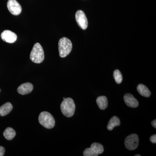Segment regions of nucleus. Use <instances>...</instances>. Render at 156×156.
I'll list each match as a JSON object with an SVG mask.
<instances>
[{
  "instance_id": "nucleus-1",
  "label": "nucleus",
  "mask_w": 156,
  "mask_h": 156,
  "mask_svg": "<svg viewBox=\"0 0 156 156\" xmlns=\"http://www.w3.org/2000/svg\"><path fill=\"white\" fill-rule=\"evenodd\" d=\"M62 112L65 116L72 117L75 112L76 106L72 98H68L63 99L60 105Z\"/></svg>"
},
{
  "instance_id": "nucleus-2",
  "label": "nucleus",
  "mask_w": 156,
  "mask_h": 156,
  "mask_svg": "<svg viewBox=\"0 0 156 156\" xmlns=\"http://www.w3.org/2000/svg\"><path fill=\"white\" fill-rule=\"evenodd\" d=\"M58 46L59 56L62 58H64L67 56L72 50V42L69 39L65 37L62 38L59 40Z\"/></svg>"
},
{
  "instance_id": "nucleus-3",
  "label": "nucleus",
  "mask_w": 156,
  "mask_h": 156,
  "mask_svg": "<svg viewBox=\"0 0 156 156\" xmlns=\"http://www.w3.org/2000/svg\"><path fill=\"white\" fill-rule=\"evenodd\" d=\"M30 58L33 62L41 63L44 59V53L41 45L39 43L34 45L30 54Z\"/></svg>"
},
{
  "instance_id": "nucleus-4",
  "label": "nucleus",
  "mask_w": 156,
  "mask_h": 156,
  "mask_svg": "<svg viewBox=\"0 0 156 156\" xmlns=\"http://www.w3.org/2000/svg\"><path fill=\"white\" fill-rule=\"evenodd\" d=\"M39 123L48 129H51L54 127L55 121L52 115L47 112H43L41 113L39 116Z\"/></svg>"
},
{
  "instance_id": "nucleus-5",
  "label": "nucleus",
  "mask_w": 156,
  "mask_h": 156,
  "mask_svg": "<svg viewBox=\"0 0 156 156\" xmlns=\"http://www.w3.org/2000/svg\"><path fill=\"white\" fill-rule=\"evenodd\" d=\"M139 137L136 134H132L127 136L125 139L126 147L129 150H134L139 144Z\"/></svg>"
},
{
  "instance_id": "nucleus-6",
  "label": "nucleus",
  "mask_w": 156,
  "mask_h": 156,
  "mask_svg": "<svg viewBox=\"0 0 156 156\" xmlns=\"http://www.w3.org/2000/svg\"><path fill=\"white\" fill-rule=\"evenodd\" d=\"M76 19L78 25L83 29L86 30L88 26V21L85 13L82 10H79L76 14Z\"/></svg>"
},
{
  "instance_id": "nucleus-7",
  "label": "nucleus",
  "mask_w": 156,
  "mask_h": 156,
  "mask_svg": "<svg viewBox=\"0 0 156 156\" xmlns=\"http://www.w3.org/2000/svg\"><path fill=\"white\" fill-rule=\"evenodd\" d=\"M7 7L10 13L13 15H19L22 11V7L16 0H9Z\"/></svg>"
},
{
  "instance_id": "nucleus-8",
  "label": "nucleus",
  "mask_w": 156,
  "mask_h": 156,
  "mask_svg": "<svg viewBox=\"0 0 156 156\" xmlns=\"http://www.w3.org/2000/svg\"><path fill=\"white\" fill-rule=\"evenodd\" d=\"M1 37L4 41L12 44L17 41V35L11 30H5L1 34Z\"/></svg>"
},
{
  "instance_id": "nucleus-9",
  "label": "nucleus",
  "mask_w": 156,
  "mask_h": 156,
  "mask_svg": "<svg viewBox=\"0 0 156 156\" xmlns=\"http://www.w3.org/2000/svg\"><path fill=\"white\" fill-rule=\"evenodd\" d=\"M124 101L126 105L129 107L135 108L137 107L139 103L136 99L130 93H127L124 96Z\"/></svg>"
},
{
  "instance_id": "nucleus-10",
  "label": "nucleus",
  "mask_w": 156,
  "mask_h": 156,
  "mask_svg": "<svg viewBox=\"0 0 156 156\" xmlns=\"http://www.w3.org/2000/svg\"><path fill=\"white\" fill-rule=\"evenodd\" d=\"M34 87L32 84L30 83H24L21 84L17 88V92L22 95H27L32 92Z\"/></svg>"
},
{
  "instance_id": "nucleus-11",
  "label": "nucleus",
  "mask_w": 156,
  "mask_h": 156,
  "mask_svg": "<svg viewBox=\"0 0 156 156\" xmlns=\"http://www.w3.org/2000/svg\"><path fill=\"white\" fill-rule=\"evenodd\" d=\"M13 109V106L10 102H6L0 107V115L5 116L9 114Z\"/></svg>"
},
{
  "instance_id": "nucleus-12",
  "label": "nucleus",
  "mask_w": 156,
  "mask_h": 156,
  "mask_svg": "<svg viewBox=\"0 0 156 156\" xmlns=\"http://www.w3.org/2000/svg\"><path fill=\"white\" fill-rule=\"evenodd\" d=\"M96 103L99 108L101 110L105 109L108 106V100L105 96H101L97 98Z\"/></svg>"
},
{
  "instance_id": "nucleus-13",
  "label": "nucleus",
  "mask_w": 156,
  "mask_h": 156,
  "mask_svg": "<svg viewBox=\"0 0 156 156\" xmlns=\"http://www.w3.org/2000/svg\"><path fill=\"white\" fill-rule=\"evenodd\" d=\"M136 89L138 93L140 95L145 97H149L151 95V91L147 87L142 84H140L136 87Z\"/></svg>"
},
{
  "instance_id": "nucleus-14",
  "label": "nucleus",
  "mask_w": 156,
  "mask_h": 156,
  "mask_svg": "<svg viewBox=\"0 0 156 156\" xmlns=\"http://www.w3.org/2000/svg\"><path fill=\"white\" fill-rule=\"evenodd\" d=\"M121 124L120 119L116 116L112 117L109 121L107 126V129L109 131H112L115 127L119 126Z\"/></svg>"
},
{
  "instance_id": "nucleus-15",
  "label": "nucleus",
  "mask_w": 156,
  "mask_h": 156,
  "mask_svg": "<svg viewBox=\"0 0 156 156\" xmlns=\"http://www.w3.org/2000/svg\"><path fill=\"white\" fill-rule=\"evenodd\" d=\"M3 135L6 139L8 140H11L15 137L16 132L13 128L9 127L6 128L4 131Z\"/></svg>"
},
{
  "instance_id": "nucleus-16",
  "label": "nucleus",
  "mask_w": 156,
  "mask_h": 156,
  "mask_svg": "<svg viewBox=\"0 0 156 156\" xmlns=\"http://www.w3.org/2000/svg\"><path fill=\"white\" fill-rule=\"evenodd\" d=\"M90 147L98 154H102L104 152L103 146L98 143H93Z\"/></svg>"
},
{
  "instance_id": "nucleus-17",
  "label": "nucleus",
  "mask_w": 156,
  "mask_h": 156,
  "mask_svg": "<svg viewBox=\"0 0 156 156\" xmlns=\"http://www.w3.org/2000/svg\"><path fill=\"white\" fill-rule=\"evenodd\" d=\"M114 77L117 84H120L122 81L123 77L122 73L119 69L115 70L113 73Z\"/></svg>"
},
{
  "instance_id": "nucleus-18",
  "label": "nucleus",
  "mask_w": 156,
  "mask_h": 156,
  "mask_svg": "<svg viewBox=\"0 0 156 156\" xmlns=\"http://www.w3.org/2000/svg\"><path fill=\"white\" fill-rule=\"evenodd\" d=\"M84 156H97L98 154L94 151L91 147L86 149L83 152Z\"/></svg>"
},
{
  "instance_id": "nucleus-19",
  "label": "nucleus",
  "mask_w": 156,
  "mask_h": 156,
  "mask_svg": "<svg viewBox=\"0 0 156 156\" xmlns=\"http://www.w3.org/2000/svg\"><path fill=\"white\" fill-rule=\"evenodd\" d=\"M150 140L152 143L155 144L156 143V135L154 134L151 136Z\"/></svg>"
},
{
  "instance_id": "nucleus-20",
  "label": "nucleus",
  "mask_w": 156,
  "mask_h": 156,
  "mask_svg": "<svg viewBox=\"0 0 156 156\" xmlns=\"http://www.w3.org/2000/svg\"><path fill=\"white\" fill-rule=\"evenodd\" d=\"M5 152V149L3 147L0 146V156H3Z\"/></svg>"
},
{
  "instance_id": "nucleus-21",
  "label": "nucleus",
  "mask_w": 156,
  "mask_h": 156,
  "mask_svg": "<svg viewBox=\"0 0 156 156\" xmlns=\"http://www.w3.org/2000/svg\"><path fill=\"white\" fill-rule=\"evenodd\" d=\"M152 126H153L154 128H156V119L153 120L152 122H151Z\"/></svg>"
},
{
  "instance_id": "nucleus-22",
  "label": "nucleus",
  "mask_w": 156,
  "mask_h": 156,
  "mask_svg": "<svg viewBox=\"0 0 156 156\" xmlns=\"http://www.w3.org/2000/svg\"><path fill=\"white\" fill-rule=\"evenodd\" d=\"M135 156H140L141 155H140V154H136V155H134Z\"/></svg>"
},
{
  "instance_id": "nucleus-23",
  "label": "nucleus",
  "mask_w": 156,
  "mask_h": 156,
  "mask_svg": "<svg viewBox=\"0 0 156 156\" xmlns=\"http://www.w3.org/2000/svg\"><path fill=\"white\" fill-rule=\"evenodd\" d=\"M63 98V99H65L66 98Z\"/></svg>"
},
{
  "instance_id": "nucleus-24",
  "label": "nucleus",
  "mask_w": 156,
  "mask_h": 156,
  "mask_svg": "<svg viewBox=\"0 0 156 156\" xmlns=\"http://www.w3.org/2000/svg\"><path fill=\"white\" fill-rule=\"evenodd\" d=\"M0 91H1V89H0Z\"/></svg>"
}]
</instances>
